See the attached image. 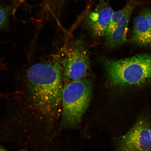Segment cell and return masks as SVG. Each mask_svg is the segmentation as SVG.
<instances>
[{
	"instance_id": "obj_1",
	"label": "cell",
	"mask_w": 151,
	"mask_h": 151,
	"mask_svg": "<svg viewBox=\"0 0 151 151\" xmlns=\"http://www.w3.org/2000/svg\"><path fill=\"white\" fill-rule=\"evenodd\" d=\"M61 50L52 59L34 63L19 70L15 90L7 98L5 114L19 127L34 129L61 111L63 82Z\"/></svg>"
},
{
	"instance_id": "obj_2",
	"label": "cell",
	"mask_w": 151,
	"mask_h": 151,
	"mask_svg": "<svg viewBox=\"0 0 151 151\" xmlns=\"http://www.w3.org/2000/svg\"><path fill=\"white\" fill-rule=\"evenodd\" d=\"M103 65L113 86H136L151 80V54H141L124 59L103 58Z\"/></svg>"
},
{
	"instance_id": "obj_3",
	"label": "cell",
	"mask_w": 151,
	"mask_h": 151,
	"mask_svg": "<svg viewBox=\"0 0 151 151\" xmlns=\"http://www.w3.org/2000/svg\"><path fill=\"white\" fill-rule=\"evenodd\" d=\"M92 86L86 78L65 83L61 95V126L73 128L80 123L91 101Z\"/></svg>"
},
{
	"instance_id": "obj_4",
	"label": "cell",
	"mask_w": 151,
	"mask_h": 151,
	"mask_svg": "<svg viewBox=\"0 0 151 151\" xmlns=\"http://www.w3.org/2000/svg\"><path fill=\"white\" fill-rule=\"evenodd\" d=\"M90 65L89 48L83 37L73 40L62 49L61 65L65 83L86 78Z\"/></svg>"
},
{
	"instance_id": "obj_5",
	"label": "cell",
	"mask_w": 151,
	"mask_h": 151,
	"mask_svg": "<svg viewBox=\"0 0 151 151\" xmlns=\"http://www.w3.org/2000/svg\"><path fill=\"white\" fill-rule=\"evenodd\" d=\"M150 121L148 118H139L116 142V151H151Z\"/></svg>"
},
{
	"instance_id": "obj_6",
	"label": "cell",
	"mask_w": 151,
	"mask_h": 151,
	"mask_svg": "<svg viewBox=\"0 0 151 151\" xmlns=\"http://www.w3.org/2000/svg\"><path fill=\"white\" fill-rule=\"evenodd\" d=\"M113 12L107 0H99L95 8L86 14L84 23L92 37H105Z\"/></svg>"
},
{
	"instance_id": "obj_7",
	"label": "cell",
	"mask_w": 151,
	"mask_h": 151,
	"mask_svg": "<svg viewBox=\"0 0 151 151\" xmlns=\"http://www.w3.org/2000/svg\"><path fill=\"white\" fill-rule=\"evenodd\" d=\"M137 3L132 6L124 15L117 26L110 35L105 37L104 47L111 50L124 44L127 40V35L130 17Z\"/></svg>"
},
{
	"instance_id": "obj_8",
	"label": "cell",
	"mask_w": 151,
	"mask_h": 151,
	"mask_svg": "<svg viewBox=\"0 0 151 151\" xmlns=\"http://www.w3.org/2000/svg\"><path fill=\"white\" fill-rule=\"evenodd\" d=\"M131 40L137 47L151 46V27L145 11L138 15L135 19Z\"/></svg>"
},
{
	"instance_id": "obj_9",
	"label": "cell",
	"mask_w": 151,
	"mask_h": 151,
	"mask_svg": "<svg viewBox=\"0 0 151 151\" xmlns=\"http://www.w3.org/2000/svg\"><path fill=\"white\" fill-rule=\"evenodd\" d=\"M67 0H46L47 6L49 12L53 17L58 20L63 5Z\"/></svg>"
},
{
	"instance_id": "obj_10",
	"label": "cell",
	"mask_w": 151,
	"mask_h": 151,
	"mask_svg": "<svg viewBox=\"0 0 151 151\" xmlns=\"http://www.w3.org/2000/svg\"><path fill=\"white\" fill-rule=\"evenodd\" d=\"M16 5L4 6L0 4V29L6 25Z\"/></svg>"
},
{
	"instance_id": "obj_11",
	"label": "cell",
	"mask_w": 151,
	"mask_h": 151,
	"mask_svg": "<svg viewBox=\"0 0 151 151\" xmlns=\"http://www.w3.org/2000/svg\"><path fill=\"white\" fill-rule=\"evenodd\" d=\"M145 11L148 23L151 27V8L147 9Z\"/></svg>"
},
{
	"instance_id": "obj_12",
	"label": "cell",
	"mask_w": 151,
	"mask_h": 151,
	"mask_svg": "<svg viewBox=\"0 0 151 151\" xmlns=\"http://www.w3.org/2000/svg\"><path fill=\"white\" fill-rule=\"evenodd\" d=\"M12 94V92L11 93H3L0 92V99L1 98H7Z\"/></svg>"
},
{
	"instance_id": "obj_13",
	"label": "cell",
	"mask_w": 151,
	"mask_h": 151,
	"mask_svg": "<svg viewBox=\"0 0 151 151\" xmlns=\"http://www.w3.org/2000/svg\"><path fill=\"white\" fill-rule=\"evenodd\" d=\"M0 151H9L8 150H6V149L4 148L3 147L0 146ZM18 151H27L26 150H24V149H21L20 150Z\"/></svg>"
},
{
	"instance_id": "obj_14",
	"label": "cell",
	"mask_w": 151,
	"mask_h": 151,
	"mask_svg": "<svg viewBox=\"0 0 151 151\" xmlns=\"http://www.w3.org/2000/svg\"><path fill=\"white\" fill-rule=\"evenodd\" d=\"M150 134H151V127L150 128Z\"/></svg>"
}]
</instances>
